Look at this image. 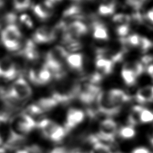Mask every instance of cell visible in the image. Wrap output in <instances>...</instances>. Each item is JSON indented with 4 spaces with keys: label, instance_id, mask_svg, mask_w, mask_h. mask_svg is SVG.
Instances as JSON below:
<instances>
[{
    "label": "cell",
    "instance_id": "cell-1",
    "mask_svg": "<svg viewBox=\"0 0 153 153\" xmlns=\"http://www.w3.org/2000/svg\"><path fill=\"white\" fill-rule=\"evenodd\" d=\"M10 125L12 134L20 137H25L36 127L35 120L24 113L13 117L10 120Z\"/></svg>",
    "mask_w": 153,
    "mask_h": 153
},
{
    "label": "cell",
    "instance_id": "cell-2",
    "mask_svg": "<svg viewBox=\"0 0 153 153\" xmlns=\"http://www.w3.org/2000/svg\"><path fill=\"white\" fill-rule=\"evenodd\" d=\"M36 126L41 131L44 137L55 142L62 141L67 134L64 127L49 119L42 120L36 123Z\"/></svg>",
    "mask_w": 153,
    "mask_h": 153
},
{
    "label": "cell",
    "instance_id": "cell-3",
    "mask_svg": "<svg viewBox=\"0 0 153 153\" xmlns=\"http://www.w3.org/2000/svg\"><path fill=\"white\" fill-rule=\"evenodd\" d=\"M101 93L99 87L89 82H84L80 84V89L78 97L84 104L90 105L93 103Z\"/></svg>",
    "mask_w": 153,
    "mask_h": 153
},
{
    "label": "cell",
    "instance_id": "cell-4",
    "mask_svg": "<svg viewBox=\"0 0 153 153\" xmlns=\"http://www.w3.org/2000/svg\"><path fill=\"white\" fill-rule=\"evenodd\" d=\"M117 130V126L111 119H106L102 121L99 126V131L97 134L99 140L106 142H113Z\"/></svg>",
    "mask_w": 153,
    "mask_h": 153
},
{
    "label": "cell",
    "instance_id": "cell-5",
    "mask_svg": "<svg viewBox=\"0 0 153 153\" xmlns=\"http://www.w3.org/2000/svg\"><path fill=\"white\" fill-rule=\"evenodd\" d=\"M96 100L99 111L105 115L112 116L117 115L120 111L121 107L113 103L108 97L107 92H101Z\"/></svg>",
    "mask_w": 153,
    "mask_h": 153
},
{
    "label": "cell",
    "instance_id": "cell-6",
    "mask_svg": "<svg viewBox=\"0 0 153 153\" xmlns=\"http://www.w3.org/2000/svg\"><path fill=\"white\" fill-rule=\"evenodd\" d=\"M18 73L15 62L9 57H4L0 59V78L7 80L14 79Z\"/></svg>",
    "mask_w": 153,
    "mask_h": 153
},
{
    "label": "cell",
    "instance_id": "cell-7",
    "mask_svg": "<svg viewBox=\"0 0 153 153\" xmlns=\"http://www.w3.org/2000/svg\"><path fill=\"white\" fill-rule=\"evenodd\" d=\"M85 118V113L80 109L72 108L68 110L66 115V120L64 124V128L66 133L70 132L76 126L82 122Z\"/></svg>",
    "mask_w": 153,
    "mask_h": 153
},
{
    "label": "cell",
    "instance_id": "cell-8",
    "mask_svg": "<svg viewBox=\"0 0 153 153\" xmlns=\"http://www.w3.org/2000/svg\"><path fill=\"white\" fill-rule=\"evenodd\" d=\"M68 55H69V52L64 47L56 45L47 53L45 61L63 64V62H64V60H66Z\"/></svg>",
    "mask_w": 153,
    "mask_h": 153
},
{
    "label": "cell",
    "instance_id": "cell-9",
    "mask_svg": "<svg viewBox=\"0 0 153 153\" xmlns=\"http://www.w3.org/2000/svg\"><path fill=\"white\" fill-rule=\"evenodd\" d=\"M33 41L37 43H46L54 41L53 28L42 26L36 29L33 35Z\"/></svg>",
    "mask_w": 153,
    "mask_h": 153
},
{
    "label": "cell",
    "instance_id": "cell-10",
    "mask_svg": "<svg viewBox=\"0 0 153 153\" xmlns=\"http://www.w3.org/2000/svg\"><path fill=\"white\" fill-rule=\"evenodd\" d=\"M33 10L35 14L39 19L45 20L53 14V4L46 0L43 3L35 5Z\"/></svg>",
    "mask_w": 153,
    "mask_h": 153
},
{
    "label": "cell",
    "instance_id": "cell-11",
    "mask_svg": "<svg viewBox=\"0 0 153 153\" xmlns=\"http://www.w3.org/2000/svg\"><path fill=\"white\" fill-rule=\"evenodd\" d=\"M22 33L16 25H9L5 28L1 33V41H20Z\"/></svg>",
    "mask_w": 153,
    "mask_h": 153
},
{
    "label": "cell",
    "instance_id": "cell-12",
    "mask_svg": "<svg viewBox=\"0 0 153 153\" xmlns=\"http://www.w3.org/2000/svg\"><path fill=\"white\" fill-rule=\"evenodd\" d=\"M88 32V28L83 22L79 20L73 21L68 25L67 33L73 39H75L81 36H83Z\"/></svg>",
    "mask_w": 153,
    "mask_h": 153
},
{
    "label": "cell",
    "instance_id": "cell-13",
    "mask_svg": "<svg viewBox=\"0 0 153 153\" xmlns=\"http://www.w3.org/2000/svg\"><path fill=\"white\" fill-rule=\"evenodd\" d=\"M108 97L113 104L121 107L125 102L130 101V97L124 91L120 89H111L107 91Z\"/></svg>",
    "mask_w": 153,
    "mask_h": 153
},
{
    "label": "cell",
    "instance_id": "cell-14",
    "mask_svg": "<svg viewBox=\"0 0 153 153\" xmlns=\"http://www.w3.org/2000/svg\"><path fill=\"white\" fill-rule=\"evenodd\" d=\"M19 52V54L22 55L26 59L34 61L39 58V53L36 49L35 42L32 40H28L24 47V48Z\"/></svg>",
    "mask_w": 153,
    "mask_h": 153
},
{
    "label": "cell",
    "instance_id": "cell-15",
    "mask_svg": "<svg viewBox=\"0 0 153 153\" xmlns=\"http://www.w3.org/2000/svg\"><path fill=\"white\" fill-rule=\"evenodd\" d=\"M114 63L110 59L102 56H97L95 66L101 74H109L113 71Z\"/></svg>",
    "mask_w": 153,
    "mask_h": 153
},
{
    "label": "cell",
    "instance_id": "cell-16",
    "mask_svg": "<svg viewBox=\"0 0 153 153\" xmlns=\"http://www.w3.org/2000/svg\"><path fill=\"white\" fill-rule=\"evenodd\" d=\"M136 99L140 103L153 102V86H146L140 88L136 93Z\"/></svg>",
    "mask_w": 153,
    "mask_h": 153
},
{
    "label": "cell",
    "instance_id": "cell-17",
    "mask_svg": "<svg viewBox=\"0 0 153 153\" xmlns=\"http://www.w3.org/2000/svg\"><path fill=\"white\" fill-rule=\"evenodd\" d=\"M66 63L70 68L73 70L80 71L83 68V55L81 53L69 54L67 59Z\"/></svg>",
    "mask_w": 153,
    "mask_h": 153
},
{
    "label": "cell",
    "instance_id": "cell-18",
    "mask_svg": "<svg viewBox=\"0 0 153 153\" xmlns=\"http://www.w3.org/2000/svg\"><path fill=\"white\" fill-rule=\"evenodd\" d=\"M93 37L99 41H107L109 39V33L102 23L95 22L93 24Z\"/></svg>",
    "mask_w": 153,
    "mask_h": 153
},
{
    "label": "cell",
    "instance_id": "cell-19",
    "mask_svg": "<svg viewBox=\"0 0 153 153\" xmlns=\"http://www.w3.org/2000/svg\"><path fill=\"white\" fill-rule=\"evenodd\" d=\"M43 112L50 111L53 109L59 104L58 102L53 97H46V98H41L35 103Z\"/></svg>",
    "mask_w": 153,
    "mask_h": 153
},
{
    "label": "cell",
    "instance_id": "cell-20",
    "mask_svg": "<svg viewBox=\"0 0 153 153\" xmlns=\"http://www.w3.org/2000/svg\"><path fill=\"white\" fill-rule=\"evenodd\" d=\"M121 74L126 85L131 86L136 83L137 76L126 64L123 66Z\"/></svg>",
    "mask_w": 153,
    "mask_h": 153
},
{
    "label": "cell",
    "instance_id": "cell-21",
    "mask_svg": "<svg viewBox=\"0 0 153 153\" xmlns=\"http://www.w3.org/2000/svg\"><path fill=\"white\" fill-rule=\"evenodd\" d=\"M143 108L144 107L140 106V105L133 107L128 119L129 126L134 128L139 122H140V113L142 110L143 109Z\"/></svg>",
    "mask_w": 153,
    "mask_h": 153
},
{
    "label": "cell",
    "instance_id": "cell-22",
    "mask_svg": "<svg viewBox=\"0 0 153 153\" xmlns=\"http://www.w3.org/2000/svg\"><path fill=\"white\" fill-rule=\"evenodd\" d=\"M63 16L65 18H72V19H78L82 18V16L81 8L78 6H72L68 7L63 13Z\"/></svg>",
    "mask_w": 153,
    "mask_h": 153
},
{
    "label": "cell",
    "instance_id": "cell-23",
    "mask_svg": "<svg viewBox=\"0 0 153 153\" xmlns=\"http://www.w3.org/2000/svg\"><path fill=\"white\" fill-rule=\"evenodd\" d=\"M119 135L123 139H131L136 135V130L131 126H124L120 129Z\"/></svg>",
    "mask_w": 153,
    "mask_h": 153
},
{
    "label": "cell",
    "instance_id": "cell-24",
    "mask_svg": "<svg viewBox=\"0 0 153 153\" xmlns=\"http://www.w3.org/2000/svg\"><path fill=\"white\" fill-rule=\"evenodd\" d=\"M131 18L130 15L125 14H115L113 17V22L117 24L118 26L120 25H129L131 22Z\"/></svg>",
    "mask_w": 153,
    "mask_h": 153
},
{
    "label": "cell",
    "instance_id": "cell-25",
    "mask_svg": "<svg viewBox=\"0 0 153 153\" xmlns=\"http://www.w3.org/2000/svg\"><path fill=\"white\" fill-rule=\"evenodd\" d=\"M23 113L29 116H30L31 117H33L43 114L44 112L36 104H32L28 105V106L26 108V109L24 111Z\"/></svg>",
    "mask_w": 153,
    "mask_h": 153
},
{
    "label": "cell",
    "instance_id": "cell-26",
    "mask_svg": "<svg viewBox=\"0 0 153 153\" xmlns=\"http://www.w3.org/2000/svg\"><path fill=\"white\" fill-rule=\"evenodd\" d=\"M126 65L130 68V69L135 73L137 77L141 75L144 70V68L143 64L141 62H128L126 63Z\"/></svg>",
    "mask_w": 153,
    "mask_h": 153
},
{
    "label": "cell",
    "instance_id": "cell-27",
    "mask_svg": "<svg viewBox=\"0 0 153 153\" xmlns=\"http://www.w3.org/2000/svg\"><path fill=\"white\" fill-rule=\"evenodd\" d=\"M91 153H111L108 145L102 143L100 141L96 142L93 145Z\"/></svg>",
    "mask_w": 153,
    "mask_h": 153
},
{
    "label": "cell",
    "instance_id": "cell-28",
    "mask_svg": "<svg viewBox=\"0 0 153 153\" xmlns=\"http://www.w3.org/2000/svg\"><path fill=\"white\" fill-rule=\"evenodd\" d=\"M2 43L6 48L10 51H18L21 49V41H2Z\"/></svg>",
    "mask_w": 153,
    "mask_h": 153
},
{
    "label": "cell",
    "instance_id": "cell-29",
    "mask_svg": "<svg viewBox=\"0 0 153 153\" xmlns=\"http://www.w3.org/2000/svg\"><path fill=\"white\" fill-rule=\"evenodd\" d=\"M140 121L144 123L151 122L153 121V112L143 108L140 113Z\"/></svg>",
    "mask_w": 153,
    "mask_h": 153
},
{
    "label": "cell",
    "instance_id": "cell-30",
    "mask_svg": "<svg viewBox=\"0 0 153 153\" xmlns=\"http://www.w3.org/2000/svg\"><path fill=\"white\" fill-rule=\"evenodd\" d=\"M14 6L18 11L26 10L30 6V0H14Z\"/></svg>",
    "mask_w": 153,
    "mask_h": 153
},
{
    "label": "cell",
    "instance_id": "cell-31",
    "mask_svg": "<svg viewBox=\"0 0 153 153\" xmlns=\"http://www.w3.org/2000/svg\"><path fill=\"white\" fill-rule=\"evenodd\" d=\"M65 45H66L65 49L68 52H75L79 51V50L82 48V45L80 42L78 41L77 40H73L70 41V43H68Z\"/></svg>",
    "mask_w": 153,
    "mask_h": 153
},
{
    "label": "cell",
    "instance_id": "cell-32",
    "mask_svg": "<svg viewBox=\"0 0 153 153\" xmlns=\"http://www.w3.org/2000/svg\"><path fill=\"white\" fill-rule=\"evenodd\" d=\"M152 47V43L149 39H147L144 36H142L140 37V43L138 45V48L141 50L142 52H146L147 51L151 48Z\"/></svg>",
    "mask_w": 153,
    "mask_h": 153
},
{
    "label": "cell",
    "instance_id": "cell-33",
    "mask_svg": "<svg viewBox=\"0 0 153 153\" xmlns=\"http://www.w3.org/2000/svg\"><path fill=\"white\" fill-rule=\"evenodd\" d=\"M115 6H110L102 4L101 6L99 7L98 12L102 16H108L111 15L115 12Z\"/></svg>",
    "mask_w": 153,
    "mask_h": 153
},
{
    "label": "cell",
    "instance_id": "cell-34",
    "mask_svg": "<svg viewBox=\"0 0 153 153\" xmlns=\"http://www.w3.org/2000/svg\"><path fill=\"white\" fill-rule=\"evenodd\" d=\"M141 36L137 34H134V35H130L127 39H124L126 43H128L130 45V46L138 47L140 43V41Z\"/></svg>",
    "mask_w": 153,
    "mask_h": 153
},
{
    "label": "cell",
    "instance_id": "cell-35",
    "mask_svg": "<svg viewBox=\"0 0 153 153\" xmlns=\"http://www.w3.org/2000/svg\"><path fill=\"white\" fill-rule=\"evenodd\" d=\"M116 32L118 36H120L121 39H124L125 36L128 35L130 32V26L129 25H120L117 27Z\"/></svg>",
    "mask_w": 153,
    "mask_h": 153
},
{
    "label": "cell",
    "instance_id": "cell-36",
    "mask_svg": "<svg viewBox=\"0 0 153 153\" xmlns=\"http://www.w3.org/2000/svg\"><path fill=\"white\" fill-rule=\"evenodd\" d=\"M20 22L25 25L28 28H32L33 27V22L31 18L28 14H22L20 17Z\"/></svg>",
    "mask_w": 153,
    "mask_h": 153
},
{
    "label": "cell",
    "instance_id": "cell-37",
    "mask_svg": "<svg viewBox=\"0 0 153 153\" xmlns=\"http://www.w3.org/2000/svg\"><path fill=\"white\" fill-rule=\"evenodd\" d=\"M146 0H126V3L134 10H138L141 8L142 5Z\"/></svg>",
    "mask_w": 153,
    "mask_h": 153
},
{
    "label": "cell",
    "instance_id": "cell-38",
    "mask_svg": "<svg viewBox=\"0 0 153 153\" xmlns=\"http://www.w3.org/2000/svg\"><path fill=\"white\" fill-rule=\"evenodd\" d=\"M17 17L16 14H14V13H8L5 16V20L6 22L9 25H15Z\"/></svg>",
    "mask_w": 153,
    "mask_h": 153
},
{
    "label": "cell",
    "instance_id": "cell-39",
    "mask_svg": "<svg viewBox=\"0 0 153 153\" xmlns=\"http://www.w3.org/2000/svg\"><path fill=\"white\" fill-rule=\"evenodd\" d=\"M153 62V56L152 55H146L142 58L141 63L142 64L147 65Z\"/></svg>",
    "mask_w": 153,
    "mask_h": 153
},
{
    "label": "cell",
    "instance_id": "cell-40",
    "mask_svg": "<svg viewBox=\"0 0 153 153\" xmlns=\"http://www.w3.org/2000/svg\"><path fill=\"white\" fill-rule=\"evenodd\" d=\"M131 153H151V152L146 148L140 147L134 149Z\"/></svg>",
    "mask_w": 153,
    "mask_h": 153
},
{
    "label": "cell",
    "instance_id": "cell-41",
    "mask_svg": "<svg viewBox=\"0 0 153 153\" xmlns=\"http://www.w3.org/2000/svg\"><path fill=\"white\" fill-rule=\"evenodd\" d=\"M146 18L150 22L153 24V8L150 9L146 13Z\"/></svg>",
    "mask_w": 153,
    "mask_h": 153
},
{
    "label": "cell",
    "instance_id": "cell-42",
    "mask_svg": "<svg viewBox=\"0 0 153 153\" xmlns=\"http://www.w3.org/2000/svg\"><path fill=\"white\" fill-rule=\"evenodd\" d=\"M103 4L115 7V0H103Z\"/></svg>",
    "mask_w": 153,
    "mask_h": 153
},
{
    "label": "cell",
    "instance_id": "cell-43",
    "mask_svg": "<svg viewBox=\"0 0 153 153\" xmlns=\"http://www.w3.org/2000/svg\"><path fill=\"white\" fill-rule=\"evenodd\" d=\"M147 72L153 80V64L150 65L147 68Z\"/></svg>",
    "mask_w": 153,
    "mask_h": 153
},
{
    "label": "cell",
    "instance_id": "cell-44",
    "mask_svg": "<svg viewBox=\"0 0 153 153\" xmlns=\"http://www.w3.org/2000/svg\"><path fill=\"white\" fill-rule=\"evenodd\" d=\"M16 153H28V150L26 149H23V150H19Z\"/></svg>",
    "mask_w": 153,
    "mask_h": 153
},
{
    "label": "cell",
    "instance_id": "cell-45",
    "mask_svg": "<svg viewBox=\"0 0 153 153\" xmlns=\"http://www.w3.org/2000/svg\"><path fill=\"white\" fill-rule=\"evenodd\" d=\"M47 1H49L51 2V3H52L53 4H56V3H58V2L61 1L62 0H47Z\"/></svg>",
    "mask_w": 153,
    "mask_h": 153
},
{
    "label": "cell",
    "instance_id": "cell-46",
    "mask_svg": "<svg viewBox=\"0 0 153 153\" xmlns=\"http://www.w3.org/2000/svg\"><path fill=\"white\" fill-rule=\"evenodd\" d=\"M0 153H7L6 149L5 148H0Z\"/></svg>",
    "mask_w": 153,
    "mask_h": 153
},
{
    "label": "cell",
    "instance_id": "cell-47",
    "mask_svg": "<svg viewBox=\"0 0 153 153\" xmlns=\"http://www.w3.org/2000/svg\"><path fill=\"white\" fill-rule=\"evenodd\" d=\"M4 143V141H3V139L1 138V134H0V145H1L2 144Z\"/></svg>",
    "mask_w": 153,
    "mask_h": 153
},
{
    "label": "cell",
    "instance_id": "cell-48",
    "mask_svg": "<svg viewBox=\"0 0 153 153\" xmlns=\"http://www.w3.org/2000/svg\"><path fill=\"white\" fill-rule=\"evenodd\" d=\"M150 142H151V144L153 145V138L151 139V140H150Z\"/></svg>",
    "mask_w": 153,
    "mask_h": 153
},
{
    "label": "cell",
    "instance_id": "cell-49",
    "mask_svg": "<svg viewBox=\"0 0 153 153\" xmlns=\"http://www.w3.org/2000/svg\"><path fill=\"white\" fill-rule=\"evenodd\" d=\"M0 28H1V25H0Z\"/></svg>",
    "mask_w": 153,
    "mask_h": 153
}]
</instances>
